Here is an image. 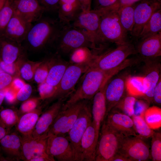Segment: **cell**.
Segmentation results:
<instances>
[{
  "mask_svg": "<svg viewBox=\"0 0 161 161\" xmlns=\"http://www.w3.org/2000/svg\"><path fill=\"white\" fill-rule=\"evenodd\" d=\"M64 25L59 20L42 16L32 24L23 46L34 52L54 47Z\"/></svg>",
  "mask_w": 161,
  "mask_h": 161,
  "instance_id": "6da1fadb",
  "label": "cell"
},
{
  "mask_svg": "<svg viewBox=\"0 0 161 161\" xmlns=\"http://www.w3.org/2000/svg\"><path fill=\"white\" fill-rule=\"evenodd\" d=\"M121 70L119 66L107 71L89 67L83 74L80 84L66 100L63 107L81 100L92 99L107 81Z\"/></svg>",
  "mask_w": 161,
  "mask_h": 161,
  "instance_id": "7a4b0ae2",
  "label": "cell"
},
{
  "mask_svg": "<svg viewBox=\"0 0 161 161\" xmlns=\"http://www.w3.org/2000/svg\"><path fill=\"white\" fill-rule=\"evenodd\" d=\"M54 47L56 53L60 55L69 54L74 50L81 47L96 49L86 33L71 24L64 25Z\"/></svg>",
  "mask_w": 161,
  "mask_h": 161,
  "instance_id": "3957f363",
  "label": "cell"
},
{
  "mask_svg": "<svg viewBox=\"0 0 161 161\" xmlns=\"http://www.w3.org/2000/svg\"><path fill=\"white\" fill-rule=\"evenodd\" d=\"M124 136L113 129L104 120L97 144L95 161H111L118 152Z\"/></svg>",
  "mask_w": 161,
  "mask_h": 161,
  "instance_id": "277c9868",
  "label": "cell"
},
{
  "mask_svg": "<svg viewBox=\"0 0 161 161\" xmlns=\"http://www.w3.org/2000/svg\"><path fill=\"white\" fill-rule=\"evenodd\" d=\"M98 12L100 15L99 34L101 44L110 42L118 46L126 42L127 32L122 26L117 13Z\"/></svg>",
  "mask_w": 161,
  "mask_h": 161,
  "instance_id": "5b68a950",
  "label": "cell"
},
{
  "mask_svg": "<svg viewBox=\"0 0 161 161\" xmlns=\"http://www.w3.org/2000/svg\"><path fill=\"white\" fill-rule=\"evenodd\" d=\"M137 53L134 45L129 41L99 55H95L90 68L103 71L114 69L121 64L129 56Z\"/></svg>",
  "mask_w": 161,
  "mask_h": 161,
  "instance_id": "8992f818",
  "label": "cell"
},
{
  "mask_svg": "<svg viewBox=\"0 0 161 161\" xmlns=\"http://www.w3.org/2000/svg\"><path fill=\"white\" fill-rule=\"evenodd\" d=\"M89 100L79 101L66 107H62L47 133L66 136L77 120L81 111Z\"/></svg>",
  "mask_w": 161,
  "mask_h": 161,
  "instance_id": "52a82bcc",
  "label": "cell"
},
{
  "mask_svg": "<svg viewBox=\"0 0 161 161\" xmlns=\"http://www.w3.org/2000/svg\"><path fill=\"white\" fill-rule=\"evenodd\" d=\"M92 122L91 105L89 101L81 111L66 135L72 148L75 161H81V140L87 128Z\"/></svg>",
  "mask_w": 161,
  "mask_h": 161,
  "instance_id": "ba28073f",
  "label": "cell"
},
{
  "mask_svg": "<svg viewBox=\"0 0 161 161\" xmlns=\"http://www.w3.org/2000/svg\"><path fill=\"white\" fill-rule=\"evenodd\" d=\"M88 64H70L66 69L55 93L49 100L66 98L73 92L76 85L81 76L90 67Z\"/></svg>",
  "mask_w": 161,
  "mask_h": 161,
  "instance_id": "9c48e42d",
  "label": "cell"
},
{
  "mask_svg": "<svg viewBox=\"0 0 161 161\" xmlns=\"http://www.w3.org/2000/svg\"><path fill=\"white\" fill-rule=\"evenodd\" d=\"M143 138L138 135L124 136L118 152L130 161L148 160L150 159V150Z\"/></svg>",
  "mask_w": 161,
  "mask_h": 161,
  "instance_id": "30bf717a",
  "label": "cell"
},
{
  "mask_svg": "<svg viewBox=\"0 0 161 161\" xmlns=\"http://www.w3.org/2000/svg\"><path fill=\"white\" fill-rule=\"evenodd\" d=\"M100 18V13L96 9L82 11L71 24L86 33L96 49L97 46L101 44L99 34Z\"/></svg>",
  "mask_w": 161,
  "mask_h": 161,
  "instance_id": "8fae6325",
  "label": "cell"
},
{
  "mask_svg": "<svg viewBox=\"0 0 161 161\" xmlns=\"http://www.w3.org/2000/svg\"><path fill=\"white\" fill-rule=\"evenodd\" d=\"M135 4L134 11V24L131 35L138 38L144 26L154 13L161 9V0H141Z\"/></svg>",
  "mask_w": 161,
  "mask_h": 161,
  "instance_id": "7c38bea8",
  "label": "cell"
},
{
  "mask_svg": "<svg viewBox=\"0 0 161 161\" xmlns=\"http://www.w3.org/2000/svg\"><path fill=\"white\" fill-rule=\"evenodd\" d=\"M46 152L59 161H75L71 144L66 136L47 135Z\"/></svg>",
  "mask_w": 161,
  "mask_h": 161,
  "instance_id": "4fadbf2b",
  "label": "cell"
},
{
  "mask_svg": "<svg viewBox=\"0 0 161 161\" xmlns=\"http://www.w3.org/2000/svg\"><path fill=\"white\" fill-rule=\"evenodd\" d=\"M66 98H61L53 103L40 116L32 134L34 138H37L48 132L64 105Z\"/></svg>",
  "mask_w": 161,
  "mask_h": 161,
  "instance_id": "5bb4252c",
  "label": "cell"
},
{
  "mask_svg": "<svg viewBox=\"0 0 161 161\" xmlns=\"http://www.w3.org/2000/svg\"><path fill=\"white\" fill-rule=\"evenodd\" d=\"M157 58L143 59L145 63L143 76L145 91L142 98L150 103L153 101L154 90L161 77V65L156 60Z\"/></svg>",
  "mask_w": 161,
  "mask_h": 161,
  "instance_id": "9a60e30c",
  "label": "cell"
},
{
  "mask_svg": "<svg viewBox=\"0 0 161 161\" xmlns=\"http://www.w3.org/2000/svg\"><path fill=\"white\" fill-rule=\"evenodd\" d=\"M126 77L119 76L109 82L108 80L106 84L104 95L106 106V116L126 95Z\"/></svg>",
  "mask_w": 161,
  "mask_h": 161,
  "instance_id": "2e32d148",
  "label": "cell"
},
{
  "mask_svg": "<svg viewBox=\"0 0 161 161\" xmlns=\"http://www.w3.org/2000/svg\"><path fill=\"white\" fill-rule=\"evenodd\" d=\"M104 120L113 129L124 136L138 135L131 117L126 114L112 109Z\"/></svg>",
  "mask_w": 161,
  "mask_h": 161,
  "instance_id": "e0dca14e",
  "label": "cell"
},
{
  "mask_svg": "<svg viewBox=\"0 0 161 161\" xmlns=\"http://www.w3.org/2000/svg\"><path fill=\"white\" fill-rule=\"evenodd\" d=\"M32 24L15 12L3 35L22 44Z\"/></svg>",
  "mask_w": 161,
  "mask_h": 161,
  "instance_id": "ac0fdd59",
  "label": "cell"
},
{
  "mask_svg": "<svg viewBox=\"0 0 161 161\" xmlns=\"http://www.w3.org/2000/svg\"><path fill=\"white\" fill-rule=\"evenodd\" d=\"M13 3L15 12L32 24L45 11L38 0H13Z\"/></svg>",
  "mask_w": 161,
  "mask_h": 161,
  "instance_id": "d6986e66",
  "label": "cell"
},
{
  "mask_svg": "<svg viewBox=\"0 0 161 161\" xmlns=\"http://www.w3.org/2000/svg\"><path fill=\"white\" fill-rule=\"evenodd\" d=\"M26 49L22 44L4 35L0 36V60L12 63L26 56Z\"/></svg>",
  "mask_w": 161,
  "mask_h": 161,
  "instance_id": "ffe728a7",
  "label": "cell"
},
{
  "mask_svg": "<svg viewBox=\"0 0 161 161\" xmlns=\"http://www.w3.org/2000/svg\"><path fill=\"white\" fill-rule=\"evenodd\" d=\"M98 137L92 122L87 128L80 143L81 161H95Z\"/></svg>",
  "mask_w": 161,
  "mask_h": 161,
  "instance_id": "44dd1931",
  "label": "cell"
},
{
  "mask_svg": "<svg viewBox=\"0 0 161 161\" xmlns=\"http://www.w3.org/2000/svg\"><path fill=\"white\" fill-rule=\"evenodd\" d=\"M143 59H153L161 55V32L142 40L137 49Z\"/></svg>",
  "mask_w": 161,
  "mask_h": 161,
  "instance_id": "7402d4cb",
  "label": "cell"
},
{
  "mask_svg": "<svg viewBox=\"0 0 161 161\" xmlns=\"http://www.w3.org/2000/svg\"><path fill=\"white\" fill-rule=\"evenodd\" d=\"M105 85L94 95L92 99L93 101L91 105L92 122L98 138L101 126L106 114V106L104 95Z\"/></svg>",
  "mask_w": 161,
  "mask_h": 161,
  "instance_id": "603a6c76",
  "label": "cell"
},
{
  "mask_svg": "<svg viewBox=\"0 0 161 161\" xmlns=\"http://www.w3.org/2000/svg\"><path fill=\"white\" fill-rule=\"evenodd\" d=\"M21 138L16 132H9L0 141L1 149L12 161L21 160Z\"/></svg>",
  "mask_w": 161,
  "mask_h": 161,
  "instance_id": "cb8c5ba5",
  "label": "cell"
},
{
  "mask_svg": "<svg viewBox=\"0 0 161 161\" xmlns=\"http://www.w3.org/2000/svg\"><path fill=\"white\" fill-rule=\"evenodd\" d=\"M70 64L56 53L50 58V65L45 81L49 84L57 87L66 69Z\"/></svg>",
  "mask_w": 161,
  "mask_h": 161,
  "instance_id": "d4e9b609",
  "label": "cell"
},
{
  "mask_svg": "<svg viewBox=\"0 0 161 161\" xmlns=\"http://www.w3.org/2000/svg\"><path fill=\"white\" fill-rule=\"evenodd\" d=\"M82 11L78 0H59L58 20L64 24H71Z\"/></svg>",
  "mask_w": 161,
  "mask_h": 161,
  "instance_id": "484cf974",
  "label": "cell"
},
{
  "mask_svg": "<svg viewBox=\"0 0 161 161\" xmlns=\"http://www.w3.org/2000/svg\"><path fill=\"white\" fill-rule=\"evenodd\" d=\"M42 110V106H40L20 116L16 125L17 131L22 136L31 135Z\"/></svg>",
  "mask_w": 161,
  "mask_h": 161,
  "instance_id": "4316f807",
  "label": "cell"
},
{
  "mask_svg": "<svg viewBox=\"0 0 161 161\" xmlns=\"http://www.w3.org/2000/svg\"><path fill=\"white\" fill-rule=\"evenodd\" d=\"M126 88L127 95L137 98H143L145 91L143 76L127 77Z\"/></svg>",
  "mask_w": 161,
  "mask_h": 161,
  "instance_id": "83f0119b",
  "label": "cell"
},
{
  "mask_svg": "<svg viewBox=\"0 0 161 161\" xmlns=\"http://www.w3.org/2000/svg\"><path fill=\"white\" fill-rule=\"evenodd\" d=\"M161 32V9L155 12L144 26L138 38L142 40Z\"/></svg>",
  "mask_w": 161,
  "mask_h": 161,
  "instance_id": "f1b7e54d",
  "label": "cell"
},
{
  "mask_svg": "<svg viewBox=\"0 0 161 161\" xmlns=\"http://www.w3.org/2000/svg\"><path fill=\"white\" fill-rule=\"evenodd\" d=\"M95 55L87 47H81L73 50L69 54V63L71 64L90 65Z\"/></svg>",
  "mask_w": 161,
  "mask_h": 161,
  "instance_id": "f546056e",
  "label": "cell"
},
{
  "mask_svg": "<svg viewBox=\"0 0 161 161\" xmlns=\"http://www.w3.org/2000/svg\"><path fill=\"white\" fill-rule=\"evenodd\" d=\"M135 4L123 7L116 12L122 26L127 32H131L134 25Z\"/></svg>",
  "mask_w": 161,
  "mask_h": 161,
  "instance_id": "4dcf8cb0",
  "label": "cell"
},
{
  "mask_svg": "<svg viewBox=\"0 0 161 161\" xmlns=\"http://www.w3.org/2000/svg\"><path fill=\"white\" fill-rule=\"evenodd\" d=\"M21 160L30 161L34 156L36 139L31 135H21Z\"/></svg>",
  "mask_w": 161,
  "mask_h": 161,
  "instance_id": "1f68e13d",
  "label": "cell"
},
{
  "mask_svg": "<svg viewBox=\"0 0 161 161\" xmlns=\"http://www.w3.org/2000/svg\"><path fill=\"white\" fill-rule=\"evenodd\" d=\"M19 117L18 110L13 108L4 109L0 111V124L10 131L16 125Z\"/></svg>",
  "mask_w": 161,
  "mask_h": 161,
  "instance_id": "d6a6232c",
  "label": "cell"
},
{
  "mask_svg": "<svg viewBox=\"0 0 161 161\" xmlns=\"http://www.w3.org/2000/svg\"><path fill=\"white\" fill-rule=\"evenodd\" d=\"M144 119L152 129H157L161 126V109L154 106L148 107L145 112Z\"/></svg>",
  "mask_w": 161,
  "mask_h": 161,
  "instance_id": "836d02e7",
  "label": "cell"
},
{
  "mask_svg": "<svg viewBox=\"0 0 161 161\" xmlns=\"http://www.w3.org/2000/svg\"><path fill=\"white\" fill-rule=\"evenodd\" d=\"M15 13L13 0H7L0 10V36H2Z\"/></svg>",
  "mask_w": 161,
  "mask_h": 161,
  "instance_id": "e575fe53",
  "label": "cell"
},
{
  "mask_svg": "<svg viewBox=\"0 0 161 161\" xmlns=\"http://www.w3.org/2000/svg\"><path fill=\"white\" fill-rule=\"evenodd\" d=\"M42 61H34L25 60L22 64L19 70V76L24 80L30 81L33 80L35 72Z\"/></svg>",
  "mask_w": 161,
  "mask_h": 161,
  "instance_id": "d590c367",
  "label": "cell"
},
{
  "mask_svg": "<svg viewBox=\"0 0 161 161\" xmlns=\"http://www.w3.org/2000/svg\"><path fill=\"white\" fill-rule=\"evenodd\" d=\"M137 99L134 96L126 95L112 109L131 117L134 114V106Z\"/></svg>",
  "mask_w": 161,
  "mask_h": 161,
  "instance_id": "8d00e7d4",
  "label": "cell"
},
{
  "mask_svg": "<svg viewBox=\"0 0 161 161\" xmlns=\"http://www.w3.org/2000/svg\"><path fill=\"white\" fill-rule=\"evenodd\" d=\"M131 118L138 135L144 138H148L151 137L154 131L146 122L144 115H134Z\"/></svg>",
  "mask_w": 161,
  "mask_h": 161,
  "instance_id": "74e56055",
  "label": "cell"
},
{
  "mask_svg": "<svg viewBox=\"0 0 161 161\" xmlns=\"http://www.w3.org/2000/svg\"><path fill=\"white\" fill-rule=\"evenodd\" d=\"M150 158L154 161H161V134L154 132L151 137Z\"/></svg>",
  "mask_w": 161,
  "mask_h": 161,
  "instance_id": "f35d334b",
  "label": "cell"
},
{
  "mask_svg": "<svg viewBox=\"0 0 161 161\" xmlns=\"http://www.w3.org/2000/svg\"><path fill=\"white\" fill-rule=\"evenodd\" d=\"M26 59V56H25L10 64L6 63L0 60V66L4 72L14 77H20L19 70L20 67Z\"/></svg>",
  "mask_w": 161,
  "mask_h": 161,
  "instance_id": "ab89813d",
  "label": "cell"
},
{
  "mask_svg": "<svg viewBox=\"0 0 161 161\" xmlns=\"http://www.w3.org/2000/svg\"><path fill=\"white\" fill-rule=\"evenodd\" d=\"M50 65V58L42 61L37 69L33 80L38 84L45 81L47 76Z\"/></svg>",
  "mask_w": 161,
  "mask_h": 161,
  "instance_id": "60d3db41",
  "label": "cell"
},
{
  "mask_svg": "<svg viewBox=\"0 0 161 161\" xmlns=\"http://www.w3.org/2000/svg\"><path fill=\"white\" fill-rule=\"evenodd\" d=\"M42 100L39 97H30L23 101L19 109L18 113L19 117L21 115L34 110L40 106Z\"/></svg>",
  "mask_w": 161,
  "mask_h": 161,
  "instance_id": "b9f144b4",
  "label": "cell"
},
{
  "mask_svg": "<svg viewBox=\"0 0 161 161\" xmlns=\"http://www.w3.org/2000/svg\"><path fill=\"white\" fill-rule=\"evenodd\" d=\"M56 87L51 85L46 81L38 84V91L39 97L43 100H50L54 95Z\"/></svg>",
  "mask_w": 161,
  "mask_h": 161,
  "instance_id": "7bdbcfd3",
  "label": "cell"
},
{
  "mask_svg": "<svg viewBox=\"0 0 161 161\" xmlns=\"http://www.w3.org/2000/svg\"><path fill=\"white\" fill-rule=\"evenodd\" d=\"M140 0H117L114 3L109 6L96 9L101 13L117 12L119 9L123 7L133 5Z\"/></svg>",
  "mask_w": 161,
  "mask_h": 161,
  "instance_id": "ee69618b",
  "label": "cell"
},
{
  "mask_svg": "<svg viewBox=\"0 0 161 161\" xmlns=\"http://www.w3.org/2000/svg\"><path fill=\"white\" fill-rule=\"evenodd\" d=\"M31 85L26 83L18 92L16 99L17 101H24L30 97L32 92Z\"/></svg>",
  "mask_w": 161,
  "mask_h": 161,
  "instance_id": "f6af8a7d",
  "label": "cell"
},
{
  "mask_svg": "<svg viewBox=\"0 0 161 161\" xmlns=\"http://www.w3.org/2000/svg\"><path fill=\"white\" fill-rule=\"evenodd\" d=\"M150 103L147 101L137 98L134 106V114L135 115H144Z\"/></svg>",
  "mask_w": 161,
  "mask_h": 161,
  "instance_id": "bcb514c9",
  "label": "cell"
},
{
  "mask_svg": "<svg viewBox=\"0 0 161 161\" xmlns=\"http://www.w3.org/2000/svg\"><path fill=\"white\" fill-rule=\"evenodd\" d=\"M45 11H58L59 0H38Z\"/></svg>",
  "mask_w": 161,
  "mask_h": 161,
  "instance_id": "7dc6e473",
  "label": "cell"
},
{
  "mask_svg": "<svg viewBox=\"0 0 161 161\" xmlns=\"http://www.w3.org/2000/svg\"><path fill=\"white\" fill-rule=\"evenodd\" d=\"M14 77L4 72L0 73V91L9 87Z\"/></svg>",
  "mask_w": 161,
  "mask_h": 161,
  "instance_id": "c3c4849f",
  "label": "cell"
},
{
  "mask_svg": "<svg viewBox=\"0 0 161 161\" xmlns=\"http://www.w3.org/2000/svg\"><path fill=\"white\" fill-rule=\"evenodd\" d=\"M17 92L13 90L10 86L5 89L4 100L9 104H13L17 101L16 95Z\"/></svg>",
  "mask_w": 161,
  "mask_h": 161,
  "instance_id": "681fc988",
  "label": "cell"
},
{
  "mask_svg": "<svg viewBox=\"0 0 161 161\" xmlns=\"http://www.w3.org/2000/svg\"><path fill=\"white\" fill-rule=\"evenodd\" d=\"M153 101L156 104L160 105L161 103V77L154 90Z\"/></svg>",
  "mask_w": 161,
  "mask_h": 161,
  "instance_id": "f907efd6",
  "label": "cell"
},
{
  "mask_svg": "<svg viewBox=\"0 0 161 161\" xmlns=\"http://www.w3.org/2000/svg\"><path fill=\"white\" fill-rule=\"evenodd\" d=\"M26 83L23 79L19 77H15L10 86L18 92Z\"/></svg>",
  "mask_w": 161,
  "mask_h": 161,
  "instance_id": "816d5d0a",
  "label": "cell"
},
{
  "mask_svg": "<svg viewBox=\"0 0 161 161\" xmlns=\"http://www.w3.org/2000/svg\"><path fill=\"white\" fill-rule=\"evenodd\" d=\"M55 159L46 153L32 157L30 161H55Z\"/></svg>",
  "mask_w": 161,
  "mask_h": 161,
  "instance_id": "f5cc1de1",
  "label": "cell"
},
{
  "mask_svg": "<svg viewBox=\"0 0 161 161\" xmlns=\"http://www.w3.org/2000/svg\"><path fill=\"white\" fill-rule=\"evenodd\" d=\"M117 0H96L98 6L96 8H99L109 6L114 3Z\"/></svg>",
  "mask_w": 161,
  "mask_h": 161,
  "instance_id": "db71d44e",
  "label": "cell"
},
{
  "mask_svg": "<svg viewBox=\"0 0 161 161\" xmlns=\"http://www.w3.org/2000/svg\"><path fill=\"white\" fill-rule=\"evenodd\" d=\"M82 11H89L91 10L92 0H78Z\"/></svg>",
  "mask_w": 161,
  "mask_h": 161,
  "instance_id": "11a10c76",
  "label": "cell"
},
{
  "mask_svg": "<svg viewBox=\"0 0 161 161\" xmlns=\"http://www.w3.org/2000/svg\"><path fill=\"white\" fill-rule=\"evenodd\" d=\"M111 161H130L125 156L118 152L114 156Z\"/></svg>",
  "mask_w": 161,
  "mask_h": 161,
  "instance_id": "9f6ffc18",
  "label": "cell"
},
{
  "mask_svg": "<svg viewBox=\"0 0 161 161\" xmlns=\"http://www.w3.org/2000/svg\"><path fill=\"white\" fill-rule=\"evenodd\" d=\"M9 132V131L0 124V141L5 135Z\"/></svg>",
  "mask_w": 161,
  "mask_h": 161,
  "instance_id": "6f0895ef",
  "label": "cell"
},
{
  "mask_svg": "<svg viewBox=\"0 0 161 161\" xmlns=\"http://www.w3.org/2000/svg\"><path fill=\"white\" fill-rule=\"evenodd\" d=\"M5 89L0 91V108L4 100L5 93Z\"/></svg>",
  "mask_w": 161,
  "mask_h": 161,
  "instance_id": "680465c9",
  "label": "cell"
},
{
  "mask_svg": "<svg viewBox=\"0 0 161 161\" xmlns=\"http://www.w3.org/2000/svg\"><path fill=\"white\" fill-rule=\"evenodd\" d=\"M7 0H0V10L3 7Z\"/></svg>",
  "mask_w": 161,
  "mask_h": 161,
  "instance_id": "91938a15",
  "label": "cell"
},
{
  "mask_svg": "<svg viewBox=\"0 0 161 161\" xmlns=\"http://www.w3.org/2000/svg\"><path fill=\"white\" fill-rule=\"evenodd\" d=\"M2 72H4L2 70V69H1V67L0 66V73Z\"/></svg>",
  "mask_w": 161,
  "mask_h": 161,
  "instance_id": "94428289",
  "label": "cell"
}]
</instances>
